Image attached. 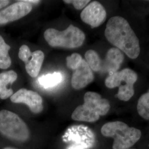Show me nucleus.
Instances as JSON below:
<instances>
[{"instance_id": "2", "label": "nucleus", "mask_w": 149, "mask_h": 149, "mask_svg": "<svg viewBox=\"0 0 149 149\" xmlns=\"http://www.w3.org/2000/svg\"><path fill=\"white\" fill-rule=\"evenodd\" d=\"M111 108L109 101L95 92H87L84 96V103L77 107L71 118L76 121L95 122L100 116H104Z\"/></svg>"}, {"instance_id": "19", "label": "nucleus", "mask_w": 149, "mask_h": 149, "mask_svg": "<svg viewBox=\"0 0 149 149\" xmlns=\"http://www.w3.org/2000/svg\"><path fill=\"white\" fill-rule=\"evenodd\" d=\"M66 3H72L74 8L78 10H80L85 8L86 5L90 2L89 0H65L64 1Z\"/></svg>"}, {"instance_id": "13", "label": "nucleus", "mask_w": 149, "mask_h": 149, "mask_svg": "<svg viewBox=\"0 0 149 149\" xmlns=\"http://www.w3.org/2000/svg\"><path fill=\"white\" fill-rule=\"evenodd\" d=\"M17 79V74L13 70L3 72L0 74V98L6 100L13 95V91L8 88Z\"/></svg>"}, {"instance_id": "1", "label": "nucleus", "mask_w": 149, "mask_h": 149, "mask_svg": "<svg viewBox=\"0 0 149 149\" xmlns=\"http://www.w3.org/2000/svg\"><path fill=\"white\" fill-rule=\"evenodd\" d=\"M104 35L107 40L129 58L136 59L140 53L139 40L128 21L114 16L107 22Z\"/></svg>"}, {"instance_id": "15", "label": "nucleus", "mask_w": 149, "mask_h": 149, "mask_svg": "<svg viewBox=\"0 0 149 149\" xmlns=\"http://www.w3.org/2000/svg\"><path fill=\"white\" fill-rule=\"evenodd\" d=\"M62 80L63 76L61 73L54 72L53 74H49L40 77L38 79V82L43 87L47 88L59 85Z\"/></svg>"}, {"instance_id": "11", "label": "nucleus", "mask_w": 149, "mask_h": 149, "mask_svg": "<svg viewBox=\"0 0 149 149\" xmlns=\"http://www.w3.org/2000/svg\"><path fill=\"white\" fill-rule=\"evenodd\" d=\"M73 71L71 85L75 90L85 87L94 80L93 71L84 59H82L79 65Z\"/></svg>"}, {"instance_id": "6", "label": "nucleus", "mask_w": 149, "mask_h": 149, "mask_svg": "<svg viewBox=\"0 0 149 149\" xmlns=\"http://www.w3.org/2000/svg\"><path fill=\"white\" fill-rule=\"evenodd\" d=\"M138 75L133 70L126 68L109 75L105 80V85L109 88L119 87L115 97L123 101H128L134 96V84Z\"/></svg>"}, {"instance_id": "17", "label": "nucleus", "mask_w": 149, "mask_h": 149, "mask_svg": "<svg viewBox=\"0 0 149 149\" xmlns=\"http://www.w3.org/2000/svg\"><path fill=\"white\" fill-rule=\"evenodd\" d=\"M137 110L141 117L146 120H149V90L140 97Z\"/></svg>"}, {"instance_id": "9", "label": "nucleus", "mask_w": 149, "mask_h": 149, "mask_svg": "<svg viewBox=\"0 0 149 149\" xmlns=\"http://www.w3.org/2000/svg\"><path fill=\"white\" fill-rule=\"evenodd\" d=\"M11 101L15 103H24L33 113H39L43 111V99L33 91L21 88L11 97Z\"/></svg>"}, {"instance_id": "23", "label": "nucleus", "mask_w": 149, "mask_h": 149, "mask_svg": "<svg viewBox=\"0 0 149 149\" xmlns=\"http://www.w3.org/2000/svg\"></svg>"}, {"instance_id": "3", "label": "nucleus", "mask_w": 149, "mask_h": 149, "mask_svg": "<svg viewBox=\"0 0 149 149\" xmlns=\"http://www.w3.org/2000/svg\"><path fill=\"white\" fill-rule=\"evenodd\" d=\"M101 133L106 137L114 139L113 149H128L141 138L140 130L129 127L125 123L112 122L106 123L101 128Z\"/></svg>"}, {"instance_id": "5", "label": "nucleus", "mask_w": 149, "mask_h": 149, "mask_svg": "<svg viewBox=\"0 0 149 149\" xmlns=\"http://www.w3.org/2000/svg\"><path fill=\"white\" fill-rule=\"evenodd\" d=\"M0 133L12 140L24 142L29 137L27 124L13 112L0 111Z\"/></svg>"}, {"instance_id": "21", "label": "nucleus", "mask_w": 149, "mask_h": 149, "mask_svg": "<svg viewBox=\"0 0 149 149\" xmlns=\"http://www.w3.org/2000/svg\"><path fill=\"white\" fill-rule=\"evenodd\" d=\"M25 2L29 3H37L40 2V1H37V0H24Z\"/></svg>"}, {"instance_id": "22", "label": "nucleus", "mask_w": 149, "mask_h": 149, "mask_svg": "<svg viewBox=\"0 0 149 149\" xmlns=\"http://www.w3.org/2000/svg\"><path fill=\"white\" fill-rule=\"evenodd\" d=\"M16 149L15 148H10V147H7V148H5V149Z\"/></svg>"}, {"instance_id": "4", "label": "nucleus", "mask_w": 149, "mask_h": 149, "mask_svg": "<svg viewBox=\"0 0 149 149\" xmlns=\"http://www.w3.org/2000/svg\"><path fill=\"white\" fill-rule=\"evenodd\" d=\"M44 37L51 47L67 49L79 48L85 40V33L72 24L63 31L54 28L48 29L44 32Z\"/></svg>"}, {"instance_id": "7", "label": "nucleus", "mask_w": 149, "mask_h": 149, "mask_svg": "<svg viewBox=\"0 0 149 149\" xmlns=\"http://www.w3.org/2000/svg\"><path fill=\"white\" fill-rule=\"evenodd\" d=\"M18 57L25 63L27 73L32 77H36L40 71L44 59L43 52L36 50L32 53L27 45H23L19 49Z\"/></svg>"}, {"instance_id": "8", "label": "nucleus", "mask_w": 149, "mask_h": 149, "mask_svg": "<svg viewBox=\"0 0 149 149\" xmlns=\"http://www.w3.org/2000/svg\"><path fill=\"white\" fill-rule=\"evenodd\" d=\"M82 21L94 28L99 27L103 23L107 18V12L104 7L97 2L90 3L81 13Z\"/></svg>"}, {"instance_id": "14", "label": "nucleus", "mask_w": 149, "mask_h": 149, "mask_svg": "<svg viewBox=\"0 0 149 149\" xmlns=\"http://www.w3.org/2000/svg\"><path fill=\"white\" fill-rule=\"evenodd\" d=\"M11 47L0 36V69H6L11 66L12 61L8 53Z\"/></svg>"}, {"instance_id": "10", "label": "nucleus", "mask_w": 149, "mask_h": 149, "mask_svg": "<svg viewBox=\"0 0 149 149\" xmlns=\"http://www.w3.org/2000/svg\"><path fill=\"white\" fill-rule=\"evenodd\" d=\"M32 10V5L20 1L0 11V24L15 21L27 15Z\"/></svg>"}, {"instance_id": "20", "label": "nucleus", "mask_w": 149, "mask_h": 149, "mask_svg": "<svg viewBox=\"0 0 149 149\" xmlns=\"http://www.w3.org/2000/svg\"><path fill=\"white\" fill-rule=\"evenodd\" d=\"M10 2V1L6 0H0V9L5 7Z\"/></svg>"}, {"instance_id": "16", "label": "nucleus", "mask_w": 149, "mask_h": 149, "mask_svg": "<svg viewBox=\"0 0 149 149\" xmlns=\"http://www.w3.org/2000/svg\"><path fill=\"white\" fill-rule=\"evenodd\" d=\"M86 61L92 71L99 72L102 70V60L98 54L93 50H89L85 53Z\"/></svg>"}, {"instance_id": "12", "label": "nucleus", "mask_w": 149, "mask_h": 149, "mask_svg": "<svg viewBox=\"0 0 149 149\" xmlns=\"http://www.w3.org/2000/svg\"><path fill=\"white\" fill-rule=\"evenodd\" d=\"M124 59L122 52L116 48H111L106 54L103 61H102V70L113 74L120 69Z\"/></svg>"}, {"instance_id": "18", "label": "nucleus", "mask_w": 149, "mask_h": 149, "mask_svg": "<svg viewBox=\"0 0 149 149\" xmlns=\"http://www.w3.org/2000/svg\"><path fill=\"white\" fill-rule=\"evenodd\" d=\"M82 60V56L79 54H72L71 56L66 58V65L70 69H75L80 64Z\"/></svg>"}]
</instances>
